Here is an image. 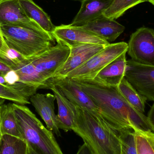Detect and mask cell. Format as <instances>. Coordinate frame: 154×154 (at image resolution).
Returning a JSON list of instances; mask_svg holds the SVG:
<instances>
[{"label":"cell","mask_w":154,"mask_h":154,"mask_svg":"<svg viewBox=\"0 0 154 154\" xmlns=\"http://www.w3.org/2000/svg\"><path fill=\"white\" fill-rule=\"evenodd\" d=\"M99 109L103 119L118 132L137 128L154 132L147 116L134 108L118 87L104 86L93 79H73Z\"/></svg>","instance_id":"cell-1"},{"label":"cell","mask_w":154,"mask_h":154,"mask_svg":"<svg viewBox=\"0 0 154 154\" xmlns=\"http://www.w3.org/2000/svg\"><path fill=\"white\" fill-rule=\"evenodd\" d=\"M73 131L81 137L91 154H121L119 132L101 117L75 106Z\"/></svg>","instance_id":"cell-2"},{"label":"cell","mask_w":154,"mask_h":154,"mask_svg":"<svg viewBox=\"0 0 154 154\" xmlns=\"http://www.w3.org/2000/svg\"><path fill=\"white\" fill-rule=\"evenodd\" d=\"M23 140L41 154H64L52 131L43 125L25 105L13 103Z\"/></svg>","instance_id":"cell-3"},{"label":"cell","mask_w":154,"mask_h":154,"mask_svg":"<svg viewBox=\"0 0 154 154\" xmlns=\"http://www.w3.org/2000/svg\"><path fill=\"white\" fill-rule=\"evenodd\" d=\"M0 27L7 46L26 59L39 56L55 45L54 38L31 29L7 25Z\"/></svg>","instance_id":"cell-4"},{"label":"cell","mask_w":154,"mask_h":154,"mask_svg":"<svg viewBox=\"0 0 154 154\" xmlns=\"http://www.w3.org/2000/svg\"><path fill=\"white\" fill-rule=\"evenodd\" d=\"M128 48V43L124 42L110 43L66 77L71 79H94L107 65L127 52Z\"/></svg>","instance_id":"cell-5"},{"label":"cell","mask_w":154,"mask_h":154,"mask_svg":"<svg viewBox=\"0 0 154 154\" xmlns=\"http://www.w3.org/2000/svg\"><path fill=\"white\" fill-rule=\"evenodd\" d=\"M127 52L131 60L143 65L154 66V30L143 27L130 36Z\"/></svg>","instance_id":"cell-6"},{"label":"cell","mask_w":154,"mask_h":154,"mask_svg":"<svg viewBox=\"0 0 154 154\" xmlns=\"http://www.w3.org/2000/svg\"><path fill=\"white\" fill-rule=\"evenodd\" d=\"M125 78L147 100L154 102V66L127 60Z\"/></svg>","instance_id":"cell-7"},{"label":"cell","mask_w":154,"mask_h":154,"mask_svg":"<svg viewBox=\"0 0 154 154\" xmlns=\"http://www.w3.org/2000/svg\"><path fill=\"white\" fill-rule=\"evenodd\" d=\"M4 25L28 28L51 36L26 15L19 0H0V26Z\"/></svg>","instance_id":"cell-8"},{"label":"cell","mask_w":154,"mask_h":154,"mask_svg":"<svg viewBox=\"0 0 154 154\" xmlns=\"http://www.w3.org/2000/svg\"><path fill=\"white\" fill-rule=\"evenodd\" d=\"M46 83L54 84L59 88L65 97L75 106L84 109L91 114L101 117L97 107L74 80L66 77L59 79L51 78Z\"/></svg>","instance_id":"cell-9"},{"label":"cell","mask_w":154,"mask_h":154,"mask_svg":"<svg viewBox=\"0 0 154 154\" xmlns=\"http://www.w3.org/2000/svg\"><path fill=\"white\" fill-rule=\"evenodd\" d=\"M52 36L56 41H60L69 48L82 44L108 45L109 42L80 27L70 24L56 26Z\"/></svg>","instance_id":"cell-10"},{"label":"cell","mask_w":154,"mask_h":154,"mask_svg":"<svg viewBox=\"0 0 154 154\" xmlns=\"http://www.w3.org/2000/svg\"><path fill=\"white\" fill-rule=\"evenodd\" d=\"M107 45L82 44L70 47V53L63 66L51 78H66L69 73L87 62Z\"/></svg>","instance_id":"cell-11"},{"label":"cell","mask_w":154,"mask_h":154,"mask_svg":"<svg viewBox=\"0 0 154 154\" xmlns=\"http://www.w3.org/2000/svg\"><path fill=\"white\" fill-rule=\"evenodd\" d=\"M42 88L51 90L56 97L58 105L57 124L60 129L65 132L73 130L75 125V106L64 95L59 88L51 83H46Z\"/></svg>","instance_id":"cell-12"},{"label":"cell","mask_w":154,"mask_h":154,"mask_svg":"<svg viewBox=\"0 0 154 154\" xmlns=\"http://www.w3.org/2000/svg\"><path fill=\"white\" fill-rule=\"evenodd\" d=\"M30 100L37 113L41 117L49 130L57 137L61 136L57 124V115L55 113V95L51 93H36L30 98Z\"/></svg>","instance_id":"cell-13"},{"label":"cell","mask_w":154,"mask_h":154,"mask_svg":"<svg viewBox=\"0 0 154 154\" xmlns=\"http://www.w3.org/2000/svg\"><path fill=\"white\" fill-rule=\"evenodd\" d=\"M101 38L110 42L115 41L125 30V27L116 21L103 15L87 24L80 26Z\"/></svg>","instance_id":"cell-14"},{"label":"cell","mask_w":154,"mask_h":154,"mask_svg":"<svg viewBox=\"0 0 154 154\" xmlns=\"http://www.w3.org/2000/svg\"><path fill=\"white\" fill-rule=\"evenodd\" d=\"M126 53H123L107 65L93 80L104 86L118 87L125 78L127 61Z\"/></svg>","instance_id":"cell-15"},{"label":"cell","mask_w":154,"mask_h":154,"mask_svg":"<svg viewBox=\"0 0 154 154\" xmlns=\"http://www.w3.org/2000/svg\"><path fill=\"white\" fill-rule=\"evenodd\" d=\"M113 0H82L79 11L70 25L83 26L103 15Z\"/></svg>","instance_id":"cell-16"},{"label":"cell","mask_w":154,"mask_h":154,"mask_svg":"<svg viewBox=\"0 0 154 154\" xmlns=\"http://www.w3.org/2000/svg\"><path fill=\"white\" fill-rule=\"evenodd\" d=\"M20 5L26 15L37 23L45 32L52 36L56 26L50 16L33 0H19Z\"/></svg>","instance_id":"cell-17"},{"label":"cell","mask_w":154,"mask_h":154,"mask_svg":"<svg viewBox=\"0 0 154 154\" xmlns=\"http://www.w3.org/2000/svg\"><path fill=\"white\" fill-rule=\"evenodd\" d=\"M1 131L2 135H9L22 138L13 104L1 106Z\"/></svg>","instance_id":"cell-18"},{"label":"cell","mask_w":154,"mask_h":154,"mask_svg":"<svg viewBox=\"0 0 154 154\" xmlns=\"http://www.w3.org/2000/svg\"><path fill=\"white\" fill-rule=\"evenodd\" d=\"M118 88L126 100L137 111L145 113L146 99L124 78L121 81Z\"/></svg>","instance_id":"cell-19"},{"label":"cell","mask_w":154,"mask_h":154,"mask_svg":"<svg viewBox=\"0 0 154 154\" xmlns=\"http://www.w3.org/2000/svg\"><path fill=\"white\" fill-rule=\"evenodd\" d=\"M28 145L24 140L9 135H3L0 141V154H27Z\"/></svg>","instance_id":"cell-20"},{"label":"cell","mask_w":154,"mask_h":154,"mask_svg":"<svg viewBox=\"0 0 154 154\" xmlns=\"http://www.w3.org/2000/svg\"><path fill=\"white\" fill-rule=\"evenodd\" d=\"M137 154H154V132L133 128Z\"/></svg>","instance_id":"cell-21"},{"label":"cell","mask_w":154,"mask_h":154,"mask_svg":"<svg viewBox=\"0 0 154 154\" xmlns=\"http://www.w3.org/2000/svg\"><path fill=\"white\" fill-rule=\"evenodd\" d=\"M147 2V0H113L103 15L110 20H117L130 8Z\"/></svg>","instance_id":"cell-22"},{"label":"cell","mask_w":154,"mask_h":154,"mask_svg":"<svg viewBox=\"0 0 154 154\" xmlns=\"http://www.w3.org/2000/svg\"><path fill=\"white\" fill-rule=\"evenodd\" d=\"M119 132L122 147L121 154H137L134 130L129 129Z\"/></svg>","instance_id":"cell-23"},{"label":"cell","mask_w":154,"mask_h":154,"mask_svg":"<svg viewBox=\"0 0 154 154\" xmlns=\"http://www.w3.org/2000/svg\"><path fill=\"white\" fill-rule=\"evenodd\" d=\"M0 97L8 100L20 105L29 104V99L23 96L16 91L0 84Z\"/></svg>","instance_id":"cell-24"},{"label":"cell","mask_w":154,"mask_h":154,"mask_svg":"<svg viewBox=\"0 0 154 154\" xmlns=\"http://www.w3.org/2000/svg\"><path fill=\"white\" fill-rule=\"evenodd\" d=\"M9 48V47L5 43L0 27V54H4Z\"/></svg>","instance_id":"cell-25"},{"label":"cell","mask_w":154,"mask_h":154,"mask_svg":"<svg viewBox=\"0 0 154 154\" xmlns=\"http://www.w3.org/2000/svg\"><path fill=\"white\" fill-rule=\"evenodd\" d=\"M147 117L150 125L154 129V102L148 112Z\"/></svg>","instance_id":"cell-26"},{"label":"cell","mask_w":154,"mask_h":154,"mask_svg":"<svg viewBox=\"0 0 154 154\" xmlns=\"http://www.w3.org/2000/svg\"><path fill=\"white\" fill-rule=\"evenodd\" d=\"M11 70L8 65L0 60V75H5Z\"/></svg>","instance_id":"cell-27"},{"label":"cell","mask_w":154,"mask_h":154,"mask_svg":"<svg viewBox=\"0 0 154 154\" xmlns=\"http://www.w3.org/2000/svg\"><path fill=\"white\" fill-rule=\"evenodd\" d=\"M76 154H91L87 145L83 144L80 146Z\"/></svg>","instance_id":"cell-28"},{"label":"cell","mask_w":154,"mask_h":154,"mask_svg":"<svg viewBox=\"0 0 154 154\" xmlns=\"http://www.w3.org/2000/svg\"><path fill=\"white\" fill-rule=\"evenodd\" d=\"M41 154L35 151L30 146H28V154Z\"/></svg>","instance_id":"cell-29"},{"label":"cell","mask_w":154,"mask_h":154,"mask_svg":"<svg viewBox=\"0 0 154 154\" xmlns=\"http://www.w3.org/2000/svg\"><path fill=\"white\" fill-rule=\"evenodd\" d=\"M1 106H0V141H1V138H2V131H1Z\"/></svg>","instance_id":"cell-30"},{"label":"cell","mask_w":154,"mask_h":154,"mask_svg":"<svg viewBox=\"0 0 154 154\" xmlns=\"http://www.w3.org/2000/svg\"><path fill=\"white\" fill-rule=\"evenodd\" d=\"M5 99L0 97V106L3 105V103L4 102H5Z\"/></svg>","instance_id":"cell-31"},{"label":"cell","mask_w":154,"mask_h":154,"mask_svg":"<svg viewBox=\"0 0 154 154\" xmlns=\"http://www.w3.org/2000/svg\"><path fill=\"white\" fill-rule=\"evenodd\" d=\"M147 1H148V2L151 3L154 6V0H147Z\"/></svg>","instance_id":"cell-32"},{"label":"cell","mask_w":154,"mask_h":154,"mask_svg":"<svg viewBox=\"0 0 154 154\" xmlns=\"http://www.w3.org/2000/svg\"><path fill=\"white\" fill-rule=\"evenodd\" d=\"M77 1H81V2H82V0H77Z\"/></svg>","instance_id":"cell-33"}]
</instances>
